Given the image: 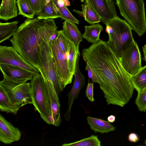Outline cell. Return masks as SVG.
Segmentation results:
<instances>
[{"mask_svg":"<svg viewBox=\"0 0 146 146\" xmlns=\"http://www.w3.org/2000/svg\"><path fill=\"white\" fill-rule=\"evenodd\" d=\"M82 54L100 77V87L108 105L123 107L131 98L134 88L130 76L107 42L100 40L83 48Z\"/></svg>","mask_w":146,"mask_h":146,"instance_id":"obj_1","label":"cell"},{"mask_svg":"<svg viewBox=\"0 0 146 146\" xmlns=\"http://www.w3.org/2000/svg\"><path fill=\"white\" fill-rule=\"evenodd\" d=\"M54 19L27 18L21 24L10 40L13 47L28 63L46 76L41 62L40 52V38L58 32Z\"/></svg>","mask_w":146,"mask_h":146,"instance_id":"obj_2","label":"cell"},{"mask_svg":"<svg viewBox=\"0 0 146 146\" xmlns=\"http://www.w3.org/2000/svg\"><path fill=\"white\" fill-rule=\"evenodd\" d=\"M106 26L109 36L107 42L119 60L122 52L134 40L132 29L126 21L118 16L110 20Z\"/></svg>","mask_w":146,"mask_h":146,"instance_id":"obj_3","label":"cell"},{"mask_svg":"<svg viewBox=\"0 0 146 146\" xmlns=\"http://www.w3.org/2000/svg\"><path fill=\"white\" fill-rule=\"evenodd\" d=\"M121 15L140 36L146 31L144 0H115Z\"/></svg>","mask_w":146,"mask_h":146,"instance_id":"obj_4","label":"cell"},{"mask_svg":"<svg viewBox=\"0 0 146 146\" xmlns=\"http://www.w3.org/2000/svg\"><path fill=\"white\" fill-rule=\"evenodd\" d=\"M30 81L32 104L44 121L51 125V101L46 81L39 74L35 75Z\"/></svg>","mask_w":146,"mask_h":146,"instance_id":"obj_5","label":"cell"},{"mask_svg":"<svg viewBox=\"0 0 146 146\" xmlns=\"http://www.w3.org/2000/svg\"><path fill=\"white\" fill-rule=\"evenodd\" d=\"M56 33L41 38L40 41L39 48L41 60L46 76L45 79H48L51 82L59 95L61 92L63 91L65 88L58 76L49 44L51 37Z\"/></svg>","mask_w":146,"mask_h":146,"instance_id":"obj_6","label":"cell"},{"mask_svg":"<svg viewBox=\"0 0 146 146\" xmlns=\"http://www.w3.org/2000/svg\"><path fill=\"white\" fill-rule=\"evenodd\" d=\"M11 101L20 108L28 104H33L30 83L15 82L3 77L0 82Z\"/></svg>","mask_w":146,"mask_h":146,"instance_id":"obj_7","label":"cell"},{"mask_svg":"<svg viewBox=\"0 0 146 146\" xmlns=\"http://www.w3.org/2000/svg\"><path fill=\"white\" fill-rule=\"evenodd\" d=\"M119 60L124 70L130 76L135 74L142 68L141 53L134 40L122 52Z\"/></svg>","mask_w":146,"mask_h":146,"instance_id":"obj_8","label":"cell"},{"mask_svg":"<svg viewBox=\"0 0 146 146\" xmlns=\"http://www.w3.org/2000/svg\"><path fill=\"white\" fill-rule=\"evenodd\" d=\"M49 44L58 76L65 88L67 85L72 83L73 75L68 68L65 53L60 47L57 37L50 39Z\"/></svg>","mask_w":146,"mask_h":146,"instance_id":"obj_9","label":"cell"},{"mask_svg":"<svg viewBox=\"0 0 146 146\" xmlns=\"http://www.w3.org/2000/svg\"><path fill=\"white\" fill-rule=\"evenodd\" d=\"M0 63L9 64L36 74L39 71L27 62L12 46H0Z\"/></svg>","mask_w":146,"mask_h":146,"instance_id":"obj_10","label":"cell"},{"mask_svg":"<svg viewBox=\"0 0 146 146\" xmlns=\"http://www.w3.org/2000/svg\"><path fill=\"white\" fill-rule=\"evenodd\" d=\"M106 25L111 19L117 16L113 0H85Z\"/></svg>","mask_w":146,"mask_h":146,"instance_id":"obj_11","label":"cell"},{"mask_svg":"<svg viewBox=\"0 0 146 146\" xmlns=\"http://www.w3.org/2000/svg\"><path fill=\"white\" fill-rule=\"evenodd\" d=\"M80 55L79 54L77 58L74 75V80L72 87L67 94L68 98V107L64 114V119L66 121L70 120L72 107L75 100L78 98V96L82 88L85 84L84 76L80 72L79 63Z\"/></svg>","mask_w":146,"mask_h":146,"instance_id":"obj_12","label":"cell"},{"mask_svg":"<svg viewBox=\"0 0 146 146\" xmlns=\"http://www.w3.org/2000/svg\"><path fill=\"white\" fill-rule=\"evenodd\" d=\"M1 70L3 77L15 82H26L31 80L36 74L17 66L0 63Z\"/></svg>","mask_w":146,"mask_h":146,"instance_id":"obj_13","label":"cell"},{"mask_svg":"<svg viewBox=\"0 0 146 146\" xmlns=\"http://www.w3.org/2000/svg\"><path fill=\"white\" fill-rule=\"evenodd\" d=\"M21 133L18 128L14 127L0 115V141L5 144H10L19 140Z\"/></svg>","mask_w":146,"mask_h":146,"instance_id":"obj_14","label":"cell"},{"mask_svg":"<svg viewBox=\"0 0 146 146\" xmlns=\"http://www.w3.org/2000/svg\"><path fill=\"white\" fill-rule=\"evenodd\" d=\"M45 80L48 89L51 101L52 124L57 127L60 125L62 122L58 95L51 82L48 79Z\"/></svg>","mask_w":146,"mask_h":146,"instance_id":"obj_15","label":"cell"},{"mask_svg":"<svg viewBox=\"0 0 146 146\" xmlns=\"http://www.w3.org/2000/svg\"><path fill=\"white\" fill-rule=\"evenodd\" d=\"M62 28L64 33L79 50L80 43L82 41L83 38L77 26L74 23L65 20L63 23Z\"/></svg>","mask_w":146,"mask_h":146,"instance_id":"obj_16","label":"cell"},{"mask_svg":"<svg viewBox=\"0 0 146 146\" xmlns=\"http://www.w3.org/2000/svg\"><path fill=\"white\" fill-rule=\"evenodd\" d=\"M87 120L91 129L95 133L104 134L115 131V127L108 121L89 116L87 117Z\"/></svg>","mask_w":146,"mask_h":146,"instance_id":"obj_17","label":"cell"},{"mask_svg":"<svg viewBox=\"0 0 146 146\" xmlns=\"http://www.w3.org/2000/svg\"><path fill=\"white\" fill-rule=\"evenodd\" d=\"M16 0H2L0 7V19L7 21L18 15Z\"/></svg>","mask_w":146,"mask_h":146,"instance_id":"obj_18","label":"cell"},{"mask_svg":"<svg viewBox=\"0 0 146 146\" xmlns=\"http://www.w3.org/2000/svg\"><path fill=\"white\" fill-rule=\"evenodd\" d=\"M37 17L40 19H54L60 18L58 8L52 0L45 1Z\"/></svg>","mask_w":146,"mask_h":146,"instance_id":"obj_19","label":"cell"},{"mask_svg":"<svg viewBox=\"0 0 146 146\" xmlns=\"http://www.w3.org/2000/svg\"><path fill=\"white\" fill-rule=\"evenodd\" d=\"M85 31L82 35V38L89 42L95 43L98 42L101 32L103 30L102 26L98 23L93 24L84 27Z\"/></svg>","mask_w":146,"mask_h":146,"instance_id":"obj_20","label":"cell"},{"mask_svg":"<svg viewBox=\"0 0 146 146\" xmlns=\"http://www.w3.org/2000/svg\"><path fill=\"white\" fill-rule=\"evenodd\" d=\"M20 108L12 103L5 90L0 86V111L16 115Z\"/></svg>","mask_w":146,"mask_h":146,"instance_id":"obj_21","label":"cell"},{"mask_svg":"<svg viewBox=\"0 0 146 146\" xmlns=\"http://www.w3.org/2000/svg\"><path fill=\"white\" fill-rule=\"evenodd\" d=\"M79 54H80L79 50L76 47L74 43L70 41L68 51L65 53V55L68 68L73 75L75 73L76 60Z\"/></svg>","mask_w":146,"mask_h":146,"instance_id":"obj_22","label":"cell"},{"mask_svg":"<svg viewBox=\"0 0 146 146\" xmlns=\"http://www.w3.org/2000/svg\"><path fill=\"white\" fill-rule=\"evenodd\" d=\"M19 23L17 21L11 22H0V43L14 35L17 29V24Z\"/></svg>","mask_w":146,"mask_h":146,"instance_id":"obj_23","label":"cell"},{"mask_svg":"<svg viewBox=\"0 0 146 146\" xmlns=\"http://www.w3.org/2000/svg\"><path fill=\"white\" fill-rule=\"evenodd\" d=\"M133 86L138 93L146 87V65L135 74L130 76Z\"/></svg>","mask_w":146,"mask_h":146,"instance_id":"obj_24","label":"cell"},{"mask_svg":"<svg viewBox=\"0 0 146 146\" xmlns=\"http://www.w3.org/2000/svg\"><path fill=\"white\" fill-rule=\"evenodd\" d=\"M82 11L73 10L74 12L82 15L86 21L93 24L100 22L101 19L95 12L87 4L85 3L81 5Z\"/></svg>","mask_w":146,"mask_h":146,"instance_id":"obj_25","label":"cell"},{"mask_svg":"<svg viewBox=\"0 0 146 146\" xmlns=\"http://www.w3.org/2000/svg\"><path fill=\"white\" fill-rule=\"evenodd\" d=\"M18 14L28 18H33L35 15L29 0H17Z\"/></svg>","mask_w":146,"mask_h":146,"instance_id":"obj_26","label":"cell"},{"mask_svg":"<svg viewBox=\"0 0 146 146\" xmlns=\"http://www.w3.org/2000/svg\"><path fill=\"white\" fill-rule=\"evenodd\" d=\"M101 142L98 136L92 135L90 137L69 143H64L62 146H101Z\"/></svg>","mask_w":146,"mask_h":146,"instance_id":"obj_27","label":"cell"},{"mask_svg":"<svg viewBox=\"0 0 146 146\" xmlns=\"http://www.w3.org/2000/svg\"><path fill=\"white\" fill-rule=\"evenodd\" d=\"M135 103L140 111H146V87L138 93Z\"/></svg>","mask_w":146,"mask_h":146,"instance_id":"obj_28","label":"cell"},{"mask_svg":"<svg viewBox=\"0 0 146 146\" xmlns=\"http://www.w3.org/2000/svg\"><path fill=\"white\" fill-rule=\"evenodd\" d=\"M57 7L60 12L62 20H64L75 24H79V20L72 15L65 5L62 7Z\"/></svg>","mask_w":146,"mask_h":146,"instance_id":"obj_29","label":"cell"},{"mask_svg":"<svg viewBox=\"0 0 146 146\" xmlns=\"http://www.w3.org/2000/svg\"><path fill=\"white\" fill-rule=\"evenodd\" d=\"M58 39L60 47L64 53L67 52L70 40L64 33L62 30L58 31Z\"/></svg>","mask_w":146,"mask_h":146,"instance_id":"obj_30","label":"cell"},{"mask_svg":"<svg viewBox=\"0 0 146 146\" xmlns=\"http://www.w3.org/2000/svg\"><path fill=\"white\" fill-rule=\"evenodd\" d=\"M86 70L88 71V75L89 78L91 79L93 83L101 84L100 78L94 69L88 62H86Z\"/></svg>","mask_w":146,"mask_h":146,"instance_id":"obj_31","label":"cell"},{"mask_svg":"<svg viewBox=\"0 0 146 146\" xmlns=\"http://www.w3.org/2000/svg\"><path fill=\"white\" fill-rule=\"evenodd\" d=\"M35 15H38L44 2L47 0H29Z\"/></svg>","mask_w":146,"mask_h":146,"instance_id":"obj_32","label":"cell"},{"mask_svg":"<svg viewBox=\"0 0 146 146\" xmlns=\"http://www.w3.org/2000/svg\"><path fill=\"white\" fill-rule=\"evenodd\" d=\"M93 86V83H89L87 85L85 92L86 97L92 102H93L95 100L94 98Z\"/></svg>","mask_w":146,"mask_h":146,"instance_id":"obj_33","label":"cell"},{"mask_svg":"<svg viewBox=\"0 0 146 146\" xmlns=\"http://www.w3.org/2000/svg\"><path fill=\"white\" fill-rule=\"evenodd\" d=\"M128 140L131 142L136 143L139 140V137L136 133L132 132L130 133L128 135Z\"/></svg>","mask_w":146,"mask_h":146,"instance_id":"obj_34","label":"cell"},{"mask_svg":"<svg viewBox=\"0 0 146 146\" xmlns=\"http://www.w3.org/2000/svg\"><path fill=\"white\" fill-rule=\"evenodd\" d=\"M115 118L116 117L115 115H111L108 117L107 120L110 123H113L115 121Z\"/></svg>","mask_w":146,"mask_h":146,"instance_id":"obj_35","label":"cell"},{"mask_svg":"<svg viewBox=\"0 0 146 146\" xmlns=\"http://www.w3.org/2000/svg\"><path fill=\"white\" fill-rule=\"evenodd\" d=\"M142 48L143 55V59L146 62V44Z\"/></svg>","mask_w":146,"mask_h":146,"instance_id":"obj_36","label":"cell"},{"mask_svg":"<svg viewBox=\"0 0 146 146\" xmlns=\"http://www.w3.org/2000/svg\"><path fill=\"white\" fill-rule=\"evenodd\" d=\"M65 5L66 6H70V2L68 0H63Z\"/></svg>","mask_w":146,"mask_h":146,"instance_id":"obj_37","label":"cell"},{"mask_svg":"<svg viewBox=\"0 0 146 146\" xmlns=\"http://www.w3.org/2000/svg\"><path fill=\"white\" fill-rule=\"evenodd\" d=\"M144 144L146 146V138H145V141L144 142Z\"/></svg>","mask_w":146,"mask_h":146,"instance_id":"obj_38","label":"cell"}]
</instances>
